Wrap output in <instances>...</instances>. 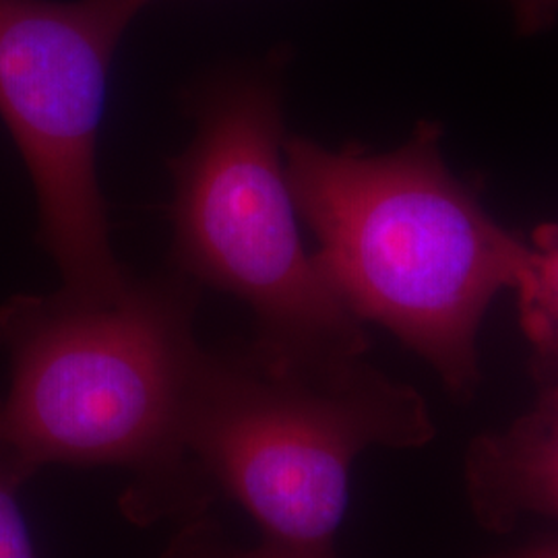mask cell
Listing matches in <instances>:
<instances>
[{"mask_svg":"<svg viewBox=\"0 0 558 558\" xmlns=\"http://www.w3.org/2000/svg\"><path fill=\"white\" fill-rule=\"evenodd\" d=\"M195 135L170 160L172 260L195 283L239 299L259 348L288 359H359L364 323L300 236L283 163L276 66L228 71L191 94Z\"/></svg>","mask_w":558,"mask_h":558,"instance_id":"277c9868","label":"cell"},{"mask_svg":"<svg viewBox=\"0 0 558 558\" xmlns=\"http://www.w3.org/2000/svg\"><path fill=\"white\" fill-rule=\"evenodd\" d=\"M158 558H338L333 544H296L260 536L255 544H240L216 519L203 513L186 523L168 542Z\"/></svg>","mask_w":558,"mask_h":558,"instance_id":"ba28073f","label":"cell"},{"mask_svg":"<svg viewBox=\"0 0 558 558\" xmlns=\"http://www.w3.org/2000/svg\"><path fill=\"white\" fill-rule=\"evenodd\" d=\"M418 391L359 359H288L244 341L205 348L180 439L203 478L255 519L260 536L333 544L366 449L435 439Z\"/></svg>","mask_w":558,"mask_h":558,"instance_id":"3957f363","label":"cell"},{"mask_svg":"<svg viewBox=\"0 0 558 558\" xmlns=\"http://www.w3.org/2000/svg\"><path fill=\"white\" fill-rule=\"evenodd\" d=\"M34 474L0 439V558H38L21 513L17 493Z\"/></svg>","mask_w":558,"mask_h":558,"instance_id":"9c48e42d","label":"cell"},{"mask_svg":"<svg viewBox=\"0 0 558 558\" xmlns=\"http://www.w3.org/2000/svg\"><path fill=\"white\" fill-rule=\"evenodd\" d=\"M149 0H0V117L34 182L40 240L83 296L122 292L96 149L124 29Z\"/></svg>","mask_w":558,"mask_h":558,"instance_id":"5b68a950","label":"cell"},{"mask_svg":"<svg viewBox=\"0 0 558 558\" xmlns=\"http://www.w3.org/2000/svg\"><path fill=\"white\" fill-rule=\"evenodd\" d=\"M502 558H558V539H544Z\"/></svg>","mask_w":558,"mask_h":558,"instance_id":"8fae6325","label":"cell"},{"mask_svg":"<svg viewBox=\"0 0 558 558\" xmlns=\"http://www.w3.org/2000/svg\"><path fill=\"white\" fill-rule=\"evenodd\" d=\"M534 405L509 426L480 435L465 453L470 509L488 532L527 518L558 519V362L532 360Z\"/></svg>","mask_w":558,"mask_h":558,"instance_id":"8992f818","label":"cell"},{"mask_svg":"<svg viewBox=\"0 0 558 558\" xmlns=\"http://www.w3.org/2000/svg\"><path fill=\"white\" fill-rule=\"evenodd\" d=\"M511 7L519 34L534 36L558 20V0H505Z\"/></svg>","mask_w":558,"mask_h":558,"instance_id":"30bf717a","label":"cell"},{"mask_svg":"<svg viewBox=\"0 0 558 558\" xmlns=\"http://www.w3.org/2000/svg\"><path fill=\"white\" fill-rule=\"evenodd\" d=\"M511 290L532 360L558 362V223L538 226L525 240Z\"/></svg>","mask_w":558,"mask_h":558,"instance_id":"52a82bcc","label":"cell"},{"mask_svg":"<svg viewBox=\"0 0 558 558\" xmlns=\"http://www.w3.org/2000/svg\"><path fill=\"white\" fill-rule=\"evenodd\" d=\"M420 122L393 151L286 137V177L315 260L362 323L418 354L458 398L482 379L478 336L493 300L511 290L525 239L482 205Z\"/></svg>","mask_w":558,"mask_h":558,"instance_id":"7a4b0ae2","label":"cell"},{"mask_svg":"<svg viewBox=\"0 0 558 558\" xmlns=\"http://www.w3.org/2000/svg\"><path fill=\"white\" fill-rule=\"evenodd\" d=\"M149 2H151V0H149Z\"/></svg>","mask_w":558,"mask_h":558,"instance_id":"7c38bea8","label":"cell"},{"mask_svg":"<svg viewBox=\"0 0 558 558\" xmlns=\"http://www.w3.org/2000/svg\"><path fill=\"white\" fill-rule=\"evenodd\" d=\"M199 296V283L174 269L133 276L112 296L60 286L0 304V439L32 474L54 463L124 470L122 511L141 525L207 513L216 493L180 439L203 345Z\"/></svg>","mask_w":558,"mask_h":558,"instance_id":"6da1fadb","label":"cell"}]
</instances>
